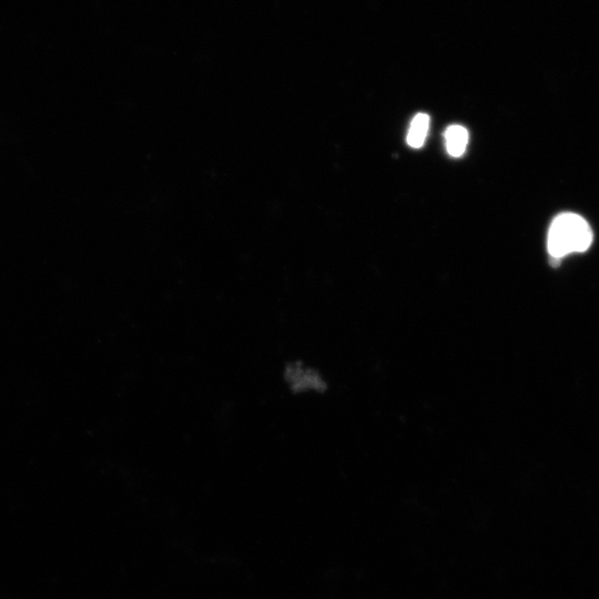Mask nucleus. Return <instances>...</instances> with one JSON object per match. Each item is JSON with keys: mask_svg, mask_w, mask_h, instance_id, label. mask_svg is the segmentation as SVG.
Listing matches in <instances>:
<instances>
[{"mask_svg": "<svg viewBox=\"0 0 599 599\" xmlns=\"http://www.w3.org/2000/svg\"><path fill=\"white\" fill-rule=\"evenodd\" d=\"M592 242V231L580 215L565 212L557 215L549 227L547 248L550 256L560 260L570 253L585 252Z\"/></svg>", "mask_w": 599, "mask_h": 599, "instance_id": "1", "label": "nucleus"}, {"mask_svg": "<svg viewBox=\"0 0 599 599\" xmlns=\"http://www.w3.org/2000/svg\"><path fill=\"white\" fill-rule=\"evenodd\" d=\"M284 383L293 393L305 392L309 388H319L322 382L317 374L301 362L285 364L282 374Z\"/></svg>", "mask_w": 599, "mask_h": 599, "instance_id": "2", "label": "nucleus"}, {"mask_svg": "<svg viewBox=\"0 0 599 599\" xmlns=\"http://www.w3.org/2000/svg\"><path fill=\"white\" fill-rule=\"evenodd\" d=\"M429 126V116L426 113H417L408 129L406 141L409 146L418 149L423 146L427 136Z\"/></svg>", "mask_w": 599, "mask_h": 599, "instance_id": "4", "label": "nucleus"}, {"mask_svg": "<svg viewBox=\"0 0 599 599\" xmlns=\"http://www.w3.org/2000/svg\"><path fill=\"white\" fill-rule=\"evenodd\" d=\"M446 150L449 155L458 158L464 154L468 144V131L458 124L449 125L445 133Z\"/></svg>", "mask_w": 599, "mask_h": 599, "instance_id": "3", "label": "nucleus"}]
</instances>
